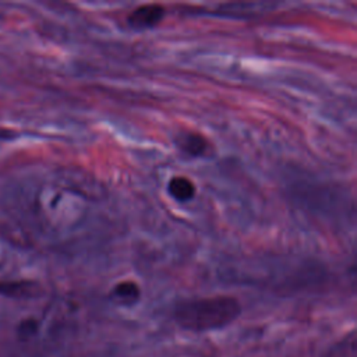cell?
Segmentation results:
<instances>
[{
  "label": "cell",
  "instance_id": "cell-4",
  "mask_svg": "<svg viewBox=\"0 0 357 357\" xmlns=\"http://www.w3.org/2000/svg\"><path fill=\"white\" fill-rule=\"evenodd\" d=\"M266 8V3H227L220 4L213 11V14L231 18H251L261 13H265Z\"/></svg>",
  "mask_w": 357,
  "mask_h": 357
},
{
  "label": "cell",
  "instance_id": "cell-2",
  "mask_svg": "<svg viewBox=\"0 0 357 357\" xmlns=\"http://www.w3.org/2000/svg\"><path fill=\"white\" fill-rule=\"evenodd\" d=\"M165 15L166 10L162 4H142L128 14L127 24L134 29H149L156 26L165 18Z\"/></svg>",
  "mask_w": 357,
  "mask_h": 357
},
{
  "label": "cell",
  "instance_id": "cell-10",
  "mask_svg": "<svg viewBox=\"0 0 357 357\" xmlns=\"http://www.w3.org/2000/svg\"><path fill=\"white\" fill-rule=\"evenodd\" d=\"M10 135L8 134H6L4 131H0V145L4 142V141H7V138H8Z\"/></svg>",
  "mask_w": 357,
  "mask_h": 357
},
{
  "label": "cell",
  "instance_id": "cell-5",
  "mask_svg": "<svg viewBox=\"0 0 357 357\" xmlns=\"http://www.w3.org/2000/svg\"><path fill=\"white\" fill-rule=\"evenodd\" d=\"M167 192L177 202H188L195 197L197 187L185 176H173L167 183Z\"/></svg>",
  "mask_w": 357,
  "mask_h": 357
},
{
  "label": "cell",
  "instance_id": "cell-3",
  "mask_svg": "<svg viewBox=\"0 0 357 357\" xmlns=\"http://www.w3.org/2000/svg\"><path fill=\"white\" fill-rule=\"evenodd\" d=\"M174 142L177 149L190 158H202L211 151L209 141L199 132H180L177 134Z\"/></svg>",
  "mask_w": 357,
  "mask_h": 357
},
{
  "label": "cell",
  "instance_id": "cell-8",
  "mask_svg": "<svg viewBox=\"0 0 357 357\" xmlns=\"http://www.w3.org/2000/svg\"><path fill=\"white\" fill-rule=\"evenodd\" d=\"M0 293L13 297H31L38 293V289L29 282H8L0 283Z\"/></svg>",
  "mask_w": 357,
  "mask_h": 357
},
{
  "label": "cell",
  "instance_id": "cell-6",
  "mask_svg": "<svg viewBox=\"0 0 357 357\" xmlns=\"http://www.w3.org/2000/svg\"><path fill=\"white\" fill-rule=\"evenodd\" d=\"M110 297L114 303L130 307L134 305L141 297L139 286L132 280H123L119 282L110 291Z\"/></svg>",
  "mask_w": 357,
  "mask_h": 357
},
{
  "label": "cell",
  "instance_id": "cell-7",
  "mask_svg": "<svg viewBox=\"0 0 357 357\" xmlns=\"http://www.w3.org/2000/svg\"><path fill=\"white\" fill-rule=\"evenodd\" d=\"M321 357H357L356 332L351 331L343 339L332 344Z\"/></svg>",
  "mask_w": 357,
  "mask_h": 357
},
{
  "label": "cell",
  "instance_id": "cell-1",
  "mask_svg": "<svg viewBox=\"0 0 357 357\" xmlns=\"http://www.w3.org/2000/svg\"><path fill=\"white\" fill-rule=\"evenodd\" d=\"M241 304L231 296H213L180 301L173 312L174 321L184 329L202 332L220 329L234 322Z\"/></svg>",
  "mask_w": 357,
  "mask_h": 357
},
{
  "label": "cell",
  "instance_id": "cell-9",
  "mask_svg": "<svg viewBox=\"0 0 357 357\" xmlns=\"http://www.w3.org/2000/svg\"><path fill=\"white\" fill-rule=\"evenodd\" d=\"M36 331H38V322L35 319H26L18 328L21 337H29V336L35 335Z\"/></svg>",
  "mask_w": 357,
  "mask_h": 357
}]
</instances>
